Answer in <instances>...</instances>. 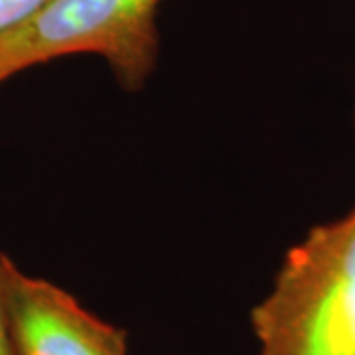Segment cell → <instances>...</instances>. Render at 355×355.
Segmentation results:
<instances>
[{"label": "cell", "instance_id": "cell-1", "mask_svg": "<svg viewBox=\"0 0 355 355\" xmlns=\"http://www.w3.org/2000/svg\"><path fill=\"white\" fill-rule=\"evenodd\" d=\"M251 324L259 355H355V207L292 247Z\"/></svg>", "mask_w": 355, "mask_h": 355}, {"label": "cell", "instance_id": "cell-2", "mask_svg": "<svg viewBox=\"0 0 355 355\" xmlns=\"http://www.w3.org/2000/svg\"><path fill=\"white\" fill-rule=\"evenodd\" d=\"M160 0H50L0 34V81L76 53L103 58L125 89H140L158 60Z\"/></svg>", "mask_w": 355, "mask_h": 355}, {"label": "cell", "instance_id": "cell-5", "mask_svg": "<svg viewBox=\"0 0 355 355\" xmlns=\"http://www.w3.org/2000/svg\"><path fill=\"white\" fill-rule=\"evenodd\" d=\"M0 355H14L10 338H8V330H6V324H4L2 306H0Z\"/></svg>", "mask_w": 355, "mask_h": 355}, {"label": "cell", "instance_id": "cell-4", "mask_svg": "<svg viewBox=\"0 0 355 355\" xmlns=\"http://www.w3.org/2000/svg\"><path fill=\"white\" fill-rule=\"evenodd\" d=\"M50 0H0V34L26 22Z\"/></svg>", "mask_w": 355, "mask_h": 355}, {"label": "cell", "instance_id": "cell-3", "mask_svg": "<svg viewBox=\"0 0 355 355\" xmlns=\"http://www.w3.org/2000/svg\"><path fill=\"white\" fill-rule=\"evenodd\" d=\"M0 306L14 355H128L127 334L0 253Z\"/></svg>", "mask_w": 355, "mask_h": 355}]
</instances>
